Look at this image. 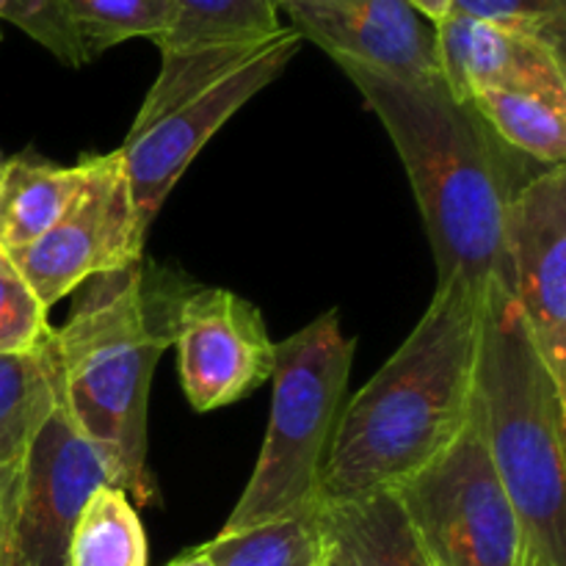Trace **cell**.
<instances>
[{"mask_svg": "<svg viewBox=\"0 0 566 566\" xmlns=\"http://www.w3.org/2000/svg\"><path fill=\"white\" fill-rule=\"evenodd\" d=\"M492 136L509 147L542 160L564 166L566 158V103L523 92H479L470 99Z\"/></svg>", "mask_w": 566, "mask_h": 566, "instance_id": "cell-20", "label": "cell"}, {"mask_svg": "<svg viewBox=\"0 0 566 566\" xmlns=\"http://www.w3.org/2000/svg\"><path fill=\"white\" fill-rule=\"evenodd\" d=\"M9 566H25V564H22V558H20V553H17V545H14V551H11V558H9Z\"/></svg>", "mask_w": 566, "mask_h": 566, "instance_id": "cell-29", "label": "cell"}, {"mask_svg": "<svg viewBox=\"0 0 566 566\" xmlns=\"http://www.w3.org/2000/svg\"><path fill=\"white\" fill-rule=\"evenodd\" d=\"M53 337L48 310L31 291L9 254L0 252V354L36 352Z\"/></svg>", "mask_w": 566, "mask_h": 566, "instance_id": "cell-22", "label": "cell"}, {"mask_svg": "<svg viewBox=\"0 0 566 566\" xmlns=\"http://www.w3.org/2000/svg\"><path fill=\"white\" fill-rule=\"evenodd\" d=\"M326 520L357 566H434L392 490L326 503Z\"/></svg>", "mask_w": 566, "mask_h": 566, "instance_id": "cell-15", "label": "cell"}, {"mask_svg": "<svg viewBox=\"0 0 566 566\" xmlns=\"http://www.w3.org/2000/svg\"><path fill=\"white\" fill-rule=\"evenodd\" d=\"M409 3H412L420 14L429 17L431 22L442 20V17L451 11V0H409Z\"/></svg>", "mask_w": 566, "mask_h": 566, "instance_id": "cell-26", "label": "cell"}, {"mask_svg": "<svg viewBox=\"0 0 566 566\" xmlns=\"http://www.w3.org/2000/svg\"><path fill=\"white\" fill-rule=\"evenodd\" d=\"M50 340L36 352L0 354V468H20L59 403Z\"/></svg>", "mask_w": 566, "mask_h": 566, "instance_id": "cell-17", "label": "cell"}, {"mask_svg": "<svg viewBox=\"0 0 566 566\" xmlns=\"http://www.w3.org/2000/svg\"><path fill=\"white\" fill-rule=\"evenodd\" d=\"M171 343L149 321L144 265L83 282L70 318L53 329L59 396L83 440L97 451L111 486L155 501L147 464V415L155 365Z\"/></svg>", "mask_w": 566, "mask_h": 566, "instance_id": "cell-4", "label": "cell"}, {"mask_svg": "<svg viewBox=\"0 0 566 566\" xmlns=\"http://www.w3.org/2000/svg\"><path fill=\"white\" fill-rule=\"evenodd\" d=\"M302 44L298 31L285 25L263 42L160 55L158 77L119 147L144 235L205 144L285 72Z\"/></svg>", "mask_w": 566, "mask_h": 566, "instance_id": "cell-5", "label": "cell"}, {"mask_svg": "<svg viewBox=\"0 0 566 566\" xmlns=\"http://www.w3.org/2000/svg\"><path fill=\"white\" fill-rule=\"evenodd\" d=\"M88 175L66 213L9 260L42 307H55L97 274L144 263V235L136 224L119 149L92 155Z\"/></svg>", "mask_w": 566, "mask_h": 566, "instance_id": "cell-8", "label": "cell"}, {"mask_svg": "<svg viewBox=\"0 0 566 566\" xmlns=\"http://www.w3.org/2000/svg\"><path fill=\"white\" fill-rule=\"evenodd\" d=\"M473 418L523 523L528 566H566V390L501 282L481 291Z\"/></svg>", "mask_w": 566, "mask_h": 566, "instance_id": "cell-3", "label": "cell"}, {"mask_svg": "<svg viewBox=\"0 0 566 566\" xmlns=\"http://www.w3.org/2000/svg\"><path fill=\"white\" fill-rule=\"evenodd\" d=\"M86 175V158L75 166H59L28 155L6 160L0 186V252H17L42 238L75 202Z\"/></svg>", "mask_w": 566, "mask_h": 566, "instance_id": "cell-14", "label": "cell"}, {"mask_svg": "<svg viewBox=\"0 0 566 566\" xmlns=\"http://www.w3.org/2000/svg\"><path fill=\"white\" fill-rule=\"evenodd\" d=\"M169 332L182 392L197 412L243 401L274 374L276 343L263 313L224 287H202L180 298Z\"/></svg>", "mask_w": 566, "mask_h": 566, "instance_id": "cell-9", "label": "cell"}, {"mask_svg": "<svg viewBox=\"0 0 566 566\" xmlns=\"http://www.w3.org/2000/svg\"><path fill=\"white\" fill-rule=\"evenodd\" d=\"M324 566H357V564L352 562V556H348V553L343 551V547L337 545V539H335V545H332V551H329V556H326Z\"/></svg>", "mask_w": 566, "mask_h": 566, "instance_id": "cell-28", "label": "cell"}, {"mask_svg": "<svg viewBox=\"0 0 566 566\" xmlns=\"http://www.w3.org/2000/svg\"><path fill=\"white\" fill-rule=\"evenodd\" d=\"M332 545L335 536L326 520V503L321 501L252 528L232 534L219 531L202 551L213 566H324Z\"/></svg>", "mask_w": 566, "mask_h": 566, "instance_id": "cell-16", "label": "cell"}, {"mask_svg": "<svg viewBox=\"0 0 566 566\" xmlns=\"http://www.w3.org/2000/svg\"><path fill=\"white\" fill-rule=\"evenodd\" d=\"M276 3H282V0H276Z\"/></svg>", "mask_w": 566, "mask_h": 566, "instance_id": "cell-32", "label": "cell"}, {"mask_svg": "<svg viewBox=\"0 0 566 566\" xmlns=\"http://www.w3.org/2000/svg\"><path fill=\"white\" fill-rule=\"evenodd\" d=\"M3 175H6V160L0 158V186H3Z\"/></svg>", "mask_w": 566, "mask_h": 566, "instance_id": "cell-30", "label": "cell"}, {"mask_svg": "<svg viewBox=\"0 0 566 566\" xmlns=\"http://www.w3.org/2000/svg\"><path fill=\"white\" fill-rule=\"evenodd\" d=\"M169 566H213V564H210V558L205 556L202 545H199V547H193V551L182 553V556L175 558Z\"/></svg>", "mask_w": 566, "mask_h": 566, "instance_id": "cell-27", "label": "cell"}, {"mask_svg": "<svg viewBox=\"0 0 566 566\" xmlns=\"http://www.w3.org/2000/svg\"><path fill=\"white\" fill-rule=\"evenodd\" d=\"M276 0H171V25L158 42L164 53L238 48L282 31Z\"/></svg>", "mask_w": 566, "mask_h": 566, "instance_id": "cell-18", "label": "cell"}, {"mask_svg": "<svg viewBox=\"0 0 566 566\" xmlns=\"http://www.w3.org/2000/svg\"><path fill=\"white\" fill-rule=\"evenodd\" d=\"M407 169L437 263V285L509 287L506 210L514 188L495 136L446 81L403 83L346 66Z\"/></svg>", "mask_w": 566, "mask_h": 566, "instance_id": "cell-2", "label": "cell"}, {"mask_svg": "<svg viewBox=\"0 0 566 566\" xmlns=\"http://www.w3.org/2000/svg\"><path fill=\"white\" fill-rule=\"evenodd\" d=\"M509 293L566 390V171L551 166L514 188L506 210Z\"/></svg>", "mask_w": 566, "mask_h": 566, "instance_id": "cell-10", "label": "cell"}, {"mask_svg": "<svg viewBox=\"0 0 566 566\" xmlns=\"http://www.w3.org/2000/svg\"><path fill=\"white\" fill-rule=\"evenodd\" d=\"M434 31L442 81L462 103L479 92H523L566 103L564 53L542 39L457 11L437 20Z\"/></svg>", "mask_w": 566, "mask_h": 566, "instance_id": "cell-13", "label": "cell"}, {"mask_svg": "<svg viewBox=\"0 0 566 566\" xmlns=\"http://www.w3.org/2000/svg\"><path fill=\"white\" fill-rule=\"evenodd\" d=\"M280 9L340 70L403 83L442 81L434 22L409 0H282Z\"/></svg>", "mask_w": 566, "mask_h": 566, "instance_id": "cell-11", "label": "cell"}, {"mask_svg": "<svg viewBox=\"0 0 566 566\" xmlns=\"http://www.w3.org/2000/svg\"><path fill=\"white\" fill-rule=\"evenodd\" d=\"M86 59L127 39H164L171 25V0H61Z\"/></svg>", "mask_w": 566, "mask_h": 566, "instance_id": "cell-21", "label": "cell"}, {"mask_svg": "<svg viewBox=\"0 0 566 566\" xmlns=\"http://www.w3.org/2000/svg\"><path fill=\"white\" fill-rule=\"evenodd\" d=\"M17 497H20V468H0V566H9L14 551Z\"/></svg>", "mask_w": 566, "mask_h": 566, "instance_id": "cell-25", "label": "cell"}, {"mask_svg": "<svg viewBox=\"0 0 566 566\" xmlns=\"http://www.w3.org/2000/svg\"><path fill=\"white\" fill-rule=\"evenodd\" d=\"M147 534L119 486H99L83 506L70 542V566H147Z\"/></svg>", "mask_w": 566, "mask_h": 566, "instance_id": "cell-19", "label": "cell"}, {"mask_svg": "<svg viewBox=\"0 0 566 566\" xmlns=\"http://www.w3.org/2000/svg\"><path fill=\"white\" fill-rule=\"evenodd\" d=\"M274 352L269 429L252 479L221 528L224 534L324 501L321 473L346 403L357 337H348L340 313L329 310L276 343Z\"/></svg>", "mask_w": 566, "mask_h": 566, "instance_id": "cell-6", "label": "cell"}, {"mask_svg": "<svg viewBox=\"0 0 566 566\" xmlns=\"http://www.w3.org/2000/svg\"><path fill=\"white\" fill-rule=\"evenodd\" d=\"M0 39H3V33H0Z\"/></svg>", "mask_w": 566, "mask_h": 566, "instance_id": "cell-31", "label": "cell"}, {"mask_svg": "<svg viewBox=\"0 0 566 566\" xmlns=\"http://www.w3.org/2000/svg\"><path fill=\"white\" fill-rule=\"evenodd\" d=\"M111 484L97 451L55 403L20 464L14 545L25 566H70V542L94 490Z\"/></svg>", "mask_w": 566, "mask_h": 566, "instance_id": "cell-12", "label": "cell"}, {"mask_svg": "<svg viewBox=\"0 0 566 566\" xmlns=\"http://www.w3.org/2000/svg\"><path fill=\"white\" fill-rule=\"evenodd\" d=\"M0 20H9L28 33L64 66L77 70L88 64L61 0H0Z\"/></svg>", "mask_w": 566, "mask_h": 566, "instance_id": "cell-24", "label": "cell"}, {"mask_svg": "<svg viewBox=\"0 0 566 566\" xmlns=\"http://www.w3.org/2000/svg\"><path fill=\"white\" fill-rule=\"evenodd\" d=\"M481 291L437 285L398 352L343 403L321 473L326 503L398 490L457 442L473 415Z\"/></svg>", "mask_w": 566, "mask_h": 566, "instance_id": "cell-1", "label": "cell"}, {"mask_svg": "<svg viewBox=\"0 0 566 566\" xmlns=\"http://www.w3.org/2000/svg\"><path fill=\"white\" fill-rule=\"evenodd\" d=\"M451 11L523 31L564 53L566 0H451Z\"/></svg>", "mask_w": 566, "mask_h": 566, "instance_id": "cell-23", "label": "cell"}, {"mask_svg": "<svg viewBox=\"0 0 566 566\" xmlns=\"http://www.w3.org/2000/svg\"><path fill=\"white\" fill-rule=\"evenodd\" d=\"M392 492L434 566H528L523 523L473 415L448 451Z\"/></svg>", "mask_w": 566, "mask_h": 566, "instance_id": "cell-7", "label": "cell"}]
</instances>
